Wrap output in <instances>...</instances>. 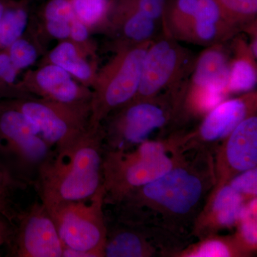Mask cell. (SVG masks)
I'll return each mask as SVG.
<instances>
[{
  "mask_svg": "<svg viewBox=\"0 0 257 257\" xmlns=\"http://www.w3.org/2000/svg\"><path fill=\"white\" fill-rule=\"evenodd\" d=\"M20 84L27 96L35 94L41 99L64 104L89 103L92 97L90 88L55 64H44L36 70L28 71Z\"/></svg>",
  "mask_w": 257,
  "mask_h": 257,
  "instance_id": "13",
  "label": "cell"
},
{
  "mask_svg": "<svg viewBox=\"0 0 257 257\" xmlns=\"http://www.w3.org/2000/svg\"><path fill=\"white\" fill-rule=\"evenodd\" d=\"M187 85L150 99L132 100L112 111L104 121V150L126 151L158 130L179 122ZM103 121V122H104Z\"/></svg>",
  "mask_w": 257,
  "mask_h": 257,
  "instance_id": "4",
  "label": "cell"
},
{
  "mask_svg": "<svg viewBox=\"0 0 257 257\" xmlns=\"http://www.w3.org/2000/svg\"><path fill=\"white\" fill-rule=\"evenodd\" d=\"M185 153L169 172L128 192L118 205L121 222L140 226L162 247L192 233L193 225L215 183L211 152Z\"/></svg>",
  "mask_w": 257,
  "mask_h": 257,
  "instance_id": "1",
  "label": "cell"
},
{
  "mask_svg": "<svg viewBox=\"0 0 257 257\" xmlns=\"http://www.w3.org/2000/svg\"><path fill=\"white\" fill-rule=\"evenodd\" d=\"M55 151L35 124L8 103L0 106V157L20 182H36L39 172Z\"/></svg>",
  "mask_w": 257,
  "mask_h": 257,
  "instance_id": "6",
  "label": "cell"
},
{
  "mask_svg": "<svg viewBox=\"0 0 257 257\" xmlns=\"http://www.w3.org/2000/svg\"><path fill=\"white\" fill-rule=\"evenodd\" d=\"M114 4L135 10L162 24L166 0H111Z\"/></svg>",
  "mask_w": 257,
  "mask_h": 257,
  "instance_id": "31",
  "label": "cell"
},
{
  "mask_svg": "<svg viewBox=\"0 0 257 257\" xmlns=\"http://www.w3.org/2000/svg\"><path fill=\"white\" fill-rule=\"evenodd\" d=\"M184 155L172 147L170 138L157 141L148 140L126 151L104 150V203L118 205L133 189L169 172Z\"/></svg>",
  "mask_w": 257,
  "mask_h": 257,
  "instance_id": "3",
  "label": "cell"
},
{
  "mask_svg": "<svg viewBox=\"0 0 257 257\" xmlns=\"http://www.w3.org/2000/svg\"><path fill=\"white\" fill-rule=\"evenodd\" d=\"M75 18L89 30H101L106 23L110 0H70Z\"/></svg>",
  "mask_w": 257,
  "mask_h": 257,
  "instance_id": "25",
  "label": "cell"
},
{
  "mask_svg": "<svg viewBox=\"0 0 257 257\" xmlns=\"http://www.w3.org/2000/svg\"><path fill=\"white\" fill-rule=\"evenodd\" d=\"M107 235L104 248L105 257H152L163 251L160 243L146 230L121 222Z\"/></svg>",
  "mask_w": 257,
  "mask_h": 257,
  "instance_id": "17",
  "label": "cell"
},
{
  "mask_svg": "<svg viewBox=\"0 0 257 257\" xmlns=\"http://www.w3.org/2000/svg\"><path fill=\"white\" fill-rule=\"evenodd\" d=\"M235 189L246 201L251 200L256 197L257 194V169H251L239 174L231 179L228 183Z\"/></svg>",
  "mask_w": 257,
  "mask_h": 257,
  "instance_id": "32",
  "label": "cell"
},
{
  "mask_svg": "<svg viewBox=\"0 0 257 257\" xmlns=\"http://www.w3.org/2000/svg\"><path fill=\"white\" fill-rule=\"evenodd\" d=\"M226 20L240 33L256 23L257 0H217Z\"/></svg>",
  "mask_w": 257,
  "mask_h": 257,
  "instance_id": "24",
  "label": "cell"
},
{
  "mask_svg": "<svg viewBox=\"0 0 257 257\" xmlns=\"http://www.w3.org/2000/svg\"><path fill=\"white\" fill-rule=\"evenodd\" d=\"M152 42L123 47L98 70L92 88L89 127H100L118 108L133 100L138 92L143 62Z\"/></svg>",
  "mask_w": 257,
  "mask_h": 257,
  "instance_id": "5",
  "label": "cell"
},
{
  "mask_svg": "<svg viewBox=\"0 0 257 257\" xmlns=\"http://www.w3.org/2000/svg\"><path fill=\"white\" fill-rule=\"evenodd\" d=\"M90 32L87 25L74 18L71 23L69 40L88 53L95 55V47L90 40Z\"/></svg>",
  "mask_w": 257,
  "mask_h": 257,
  "instance_id": "33",
  "label": "cell"
},
{
  "mask_svg": "<svg viewBox=\"0 0 257 257\" xmlns=\"http://www.w3.org/2000/svg\"><path fill=\"white\" fill-rule=\"evenodd\" d=\"M104 130L87 133L42 167L36 183L41 202L49 208L92 197L103 185Z\"/></svg>",
  "mask_w": 257,
  "mask_h": 257,
  "instance_id": "2",
  "label": "cell"
},
{
  "mask_svg": "<svg viewBox=\"0 0 257 257\" xmlns=\"http://www.w3.org/2000/svg\"><path fill=\"white\" fill-rule=\"evenodd\" d=\"M13 233V223L0 212V248L5 243H9Z\"/></svg>",
  "mask_w": 257,
  "mask_h": 257,
  "instance_id": "34",
  "label": "cell"
},
{
  "mask_svg": "<svg viewBox=\"0 0 257 257\" xmlns=\"http://www.w3.org/2000/svg\"><path fill=\"white\" fill-rule=\"evenodd\" d=\"M213 158L215 183L208 197L215 194L239 174L256 167V114L241 121L216 147Z\"/></svg>",
  "mask_w": 257,
  "mask_h": 257,
  "instance_id": "11",
  "label": "cell"
},
{
  "mask_svg": "<svg viewBox=\"0 0 257 257\" xmlns=\"http://www.w3.org/2000/svg\"><path fill=\"white\" fill-rule=\"evenodd\" d=\"M10 104L31 120L55 152L72 146L89 128L90 102L64 104L28 96Z\"/></svg>",
  "mask_w": 257,
  "mask_h": 257,
  "instance_id": "9",
  "label": "cell"
},
{
  "mask_svg": "<svg viewBox=\"0 0 257 257\" xmlns=\"http://www.w3.org/2000/svg\"><path fill=\"white\" fill-rule=\"evenodd\" d=\"M237 34L217 0H199L187 42L208 47L225 43Z\"/></svg>",
  "mask_w": 257,
  "mask_h": 257,
  "instance_id": "16",
  "label": "cell"
},
{
  "mask_svg": "<svg viewBox=\"0 0 257 257\" xmlns=\"http://www.w3.org/2000/svg\"><path fill=\"white\" fill-rule=\"evenodd\" d=\"M257 93L252 90L226 99L204 115L196 130L176 132L174 147L182 153L207 151L213 154L218 146L246 118L256 114Z\"/></svg>",
  "mask_w": 257,
  "mask_h": 257,
  "instance_id": "10",
  "label": "cell"
},
{
  "mask_svg": "<svg viewBox=\"0 0 257 257\" xmlns=\"http://www.w3.org/2000/svg\"><path fill=\"white\" fill-rule=\"evenodd\" d=\"M234 234H214L199 239V242L179 250L171 256L175 257H248Z\"/></svg>",
  "mask_w": 257,
  "mask_h": 257,
  "instance_id": "21",
  "label": "cell"
},
{
  "mask_svg": "<svg viewBox=\"0 0 257 257\" xmlns=\"http://www.w3.org/2000/svg\"><path fill=\"white\" fill-rule=\"evenodd\" d=\"M247 201L229 184L208 197L197 219L191 235L199 239L219 234L222 230L235 227Z\"/></svg>",
  "mask_w": 257,
  "mask_h": 257,
  "instance_id": "14",
  "label": "cell"
},
{
  "mask_svg": "<svg viewBox=\"0 0 257 257\" xmlns=\"http://www.w3.org/2000/svg\"><path fill=\"white\" fill-rule=\"evenodd\" d=\"M234 235L241 246L250 255L256 251V197L248 201L236 226Z\"/></svg>",
  "mask_w": 257,
  "mask_h": 257,
  "instance_id": "26",
  "label": "cell"
},
{
  "mask_svg": "<svg viewBox=\"0 0 257 257\" xmlns=\"http://www.w3.org/2000/svg\"><path fill=\"white\" fill-rule=\"evenodd\" d=\"M24 185L15 178L0 158V212L13 224L17 215L11 207L12 193L17 187Z\"/></svg>",
  "mask_w": 257,
  "mask_h": 257,
  "instance_id": "28",
  "label": "cell"
},
{
  "mask_svg": "<svg viewBox=\"0 0 257 257\" xmlns=\"http://www.w3.org/2000/svg\"><path fill=\"white\" fill-rule=\"evenodd\" d=\"M162 24L137 10L114 4L110 6L103 27L113 42L114 51L144 42L153 41Z\"/></svg>",
  "mask_w": 257,
  "mask_h": 257,
  "instance_id": "15",
  "label": "cell"
},
{
  "mask_svg": "<svg viewBox=\"0 0 257 257\" xmlns=\"http://www.w3.org/2000/svg\"><path fill=\"white\" fill-rule=\"evenodd\" d=\"M42 17L44 23H71L75 15L70 0H48Z\"/></svg>",
  "mask_w": 257,
  "mask_h": 257,
  "instance_id": "30",
  "label": "cell"
},
{
  "mask_svg": "<svg viewBox=\"0 0 257 257\" xmlns=\"http://www.w3.org/2000/svg\"><path fill=\"white\" fill-rule=\"evenodd\" d=\"M48 63L64 69L90 89L98 72L96 56L88 53L69 40H62L49 52L44 64Z\"/></svg>",
  "mask_w": 257,
  "mask_h": 257,
  "instance_id": "19",
  "label": "cell"
},
{
  "mask_svg": "<svg viewBox=\"0 0 257 257\" xmlns=\"http://www.w3.org/2000/svg\"><path fill=\"white\" fill-rule=\"evenodd\" d=\"M23 1L27 2V3H30L32 0H23Z\"/></svg>",
  "mask_w": 257,
  "mask_h": 257,
  "instance_id": "36",
  "label": "cell"
},
{
  "mask_svg": "<svg viewBox=\"0 0 257 257\" xmlns=\"http://www.w3.org/2000/svg\"><path fill=\"white\" fill-rule=\"evenodd\" d=\"M199 0H166L162 30L178 40L187 42Z\"/></svg>",
  "mask_w": 257,
  "mask_h": 257,
  "instance_id": "22",
  "label": "cell"
},
{
  "mask_svg": "<svg viewBox=\"0 0 257 257\" xmlns=\"http://www.w3.org/2000/svg\"><path fill=\"white\" fill-rule=\"evenodd\" d=\"M20 71L15 68L6 50L0 51V94L27 97L18 82Z\"/></svg>",
  "mask_w": 257,
  "mask_h": 257,
  "instance_id": "27",
  "label": "cell"
},
{
  "mask_svg": "<svg viewBox=\"0 0 257 257\" xmlns=\"http://www.w3.org/2000/svg\"><path fill=\"white\" fill-rule=\"evenodd\" d=\"M231 45L228 94L253 90L257 82L256 58L247 40L239 34L232 39Z\"/></svg>",
  "mask_w": 257,
  "mask_h": 257,
  "instance_id": "20",
  "label": "cell"
},
{
  "mask_svg": "<svg viewBox=\"0 0 257 257\" xmlns=\"http://www.w3.org/2000/svg\"><path fill=\"white\" fill-rule=\"evenodd\" d=\"M28 4L23 0H8L0 18V51L23 37L28 25Z\"/></svg>",
  "mask_w": 257,
  "mask_h": 257,
  "instance_id": "23",
  "label": "cell"
},
{
  "mask_svg": "<svg viewBox=\"0 0 257 257\" xmlns=\"http://www.w3.org/2000/svg\"><path fill=\"white\" fill-rule=\"evenodd\" d=\"M196 58L178 40L162 32L148 47L140 86L133 100L150 99L187 86Z\"/></svg>",
  "mask_w": 257,
  "mask_h": 257,
  "instance_id": "8",
  "label": "cell"
},
{
  "mask_svg": "<svg viewBox=\"0 0 257 257\" xmlns=\"http://www.w3.org/2000/svg\"><path fill=\"white\" fill-rule=\"evenodd\" d=\"M18 226L9 243L18 257H62L64 246L55 221L42 203L36 202L18 216Z\"/></svg>",
  "mask_w": 257,
  "mask_h": 257,
  "instance_id": "12",
  "label": "cell"
},
{
  "mask_svg": "<svg viewBox=\"0 0 257 257\" xmlns=\"http://www.w3.org/2000/svg\"><path fill=\"white\" fill-rule=\"evenodd\" d=\"M6 51L13 65L19 71L31 67L39 56L36 45L23 37L13 42Z\"/></svg>",
  "mask_w": 257,
  "mask_h": 257,
  "instance_id": "29",
  "label": "cell"
},
{
  "mask_svg": "<svg viewBox=\"0 0 257 257\" xmlns=\"http://www.w3.org/2000/svg\"><path fill=\"white\" fill-rule=\"evenodd\" d=\"M8 2V0H0V18H1L2 15L4 12L5 6H6Z\"/></svg>",
  "mask_w": 257,
  "mask_h": 257,
  "instance_id": "35",
  "label": "cell"
},
{
  "mask_svg": "<svg viewBox=\"0 0 257 257\" xmlns=\"http://www.w3.org/2000/svg\"><path fill=\"white\" fill-rule=\"evenodd\" d=\"M104 186L87 199L47 208L55 221L64 248L104 257L107 228L104 219Z\"/></svg>",
  "mask_w": 257,
  "mask_h": 257,
  "instance_id": "7",
  "label": "cell"
},
{
  "mask_svg": "<svg viewBox=\"0 0 257 257\" xmlns=\"http://www.w3.org/2000/svg\"><path fill=\"white\" fill-rule=\"evenodd\" d=\"M231 50L225 43L208 46L197 58L189 84L212 88L228 95Z\"/></svg>",
  "mask_w": 257,
  "mask_h": 257,
  "instance_id": "18",
  "label": "cell"
}]
</instances>
